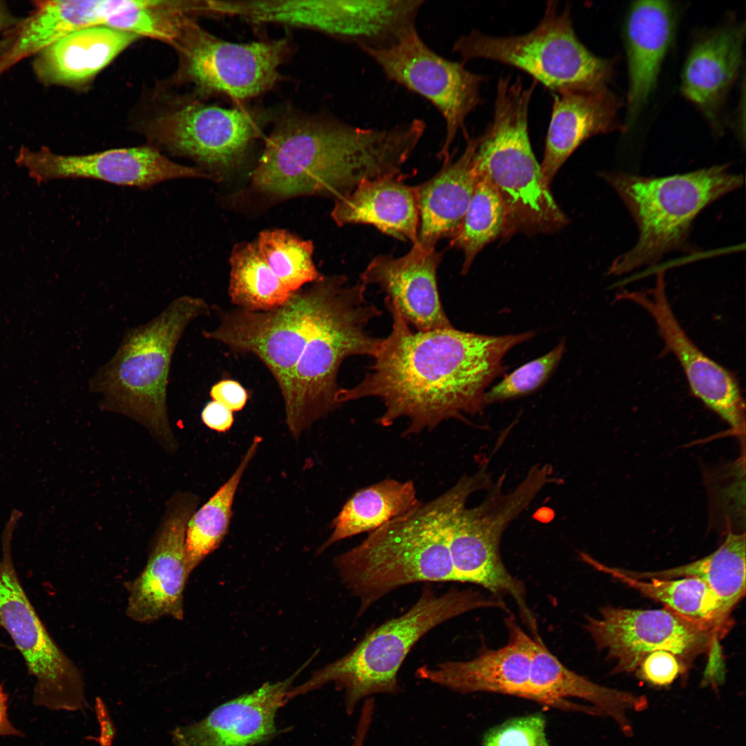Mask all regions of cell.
<instances>
[{"label":"cell","mask_w":746,"mask_h":746,"mask_svg":"<svg viewBox=\"0 0 746 746\" xmlns=\"http://www.w3.org/2000/svg\"><path fill=\"white\" fill-rule=\"evenodd\" d=\"M385 305L392 317L391 332L369 372L354 387L341 388L338 401L380 399L385 410L376 422L387 427L407 419L403 436L481 412L486 388L505 371L506 354L535 335L488 336L453 326L414 332L387 298Z\"/></svg>","instance_id":"1"},{"label":"cell","mask_w":746,"mask_h":746,"mask_svg":"<svg viewBox=\"0 0 746 746\" xmlns=\"http://www.w3.org/2000/svg\"><path fill=\"white\" fill-rule=\"evenodd\" d=\"M425 128L421 119L374 128L327 115L287 113L267 137L252 182L276 196L319 194L337 200L364 182L399 175Z\"/></svg>","instance_id":"2"},{"label":"cell","mask_w":746,"mask_h":746,"mask_svg":"<svg viewBox=\"0 0 746 746\" xmlns=\"http://www.w3.org/2000/svg\"><path fill=\"white\" fill-rule=\"evenodd\" d=\"M486 487L479 472L370 532L338 555L340 577L359 602L360 616L391 591L421 582H458L450 550L451 525L468 497Z\"/></svg>","instance_id":"3"},{"label":"cell","mask_w":746,"mask_h":746,"mask_svg":"<svg viewBox=\"0 0 746 746\" xmlns=\"http://www.w3.org/2000/svg\"><path fill=\"white\" fill-rule=\"evenodd\" d=\"M504 609V602L468 589H451L437 594L424 587L416 603L367 634L342 658L316 670L287 694L289 700L332 682L345 696V709L352 715L362 700L376 694H396L398 672L414 644L427 633L455 617L478 609Z\"/></svg>","instance_id":"4"},{"label":"cell","mask_w":746,"mask_h":746,"mask_svg":"<svg viewBox=\"0 0 746 746\" xmlns=\"http://www.w3.org/2000/svg\"><path fill=\"white\" fill-rule=\"evenodd\" d=\"M534 85L524 88L520 79L497 82L492 122L477 137L473 157L477 176L488 181L504 205V238L516 233L554 232L568 222L544 182L533 153L528 115Z\"/></svg>","instance_id":"5"},{"label":"cell","mask_w":746,"mask_h":746,"mask_svg":"<svg viewBox=\"0 0 746 746\" xmlns=\"http://www.w3.org/2000/svg\"><path fill=\"white\" fill-rule=\"evenodd\" d=\"M209 309L202 298L182 296L150 321L128 329L89 381L102 408L136 420L157 437H171L166 394L172 358L188 325Z\"/></svg>","instance_id":"6"},{"label":"cell","mask_w":746,"mask_h":746,"mask_svg":"<svg viewBox=\"0 0 746 746\" xmlns=\"http://www.w3.org/2000/svg\"><path fill=\"white\" fill-rule=\"evenodd\" d=\"M347 281L345 276L336 286L298 362L279 388L286 423L295 439L340 405L337 376L343 362L352 356L374 358L383 340L367 329L382 311L366 300L363 283Z\"/></svg>","instance_id":"7"},{"label":"cell","mask_w":746,"mask_h":746,"mask_svg":"<svg viewBox=\"0 0 746 746\" xmlns=\"http://www.w3.org/2000/svg\"><path fill=\"white\" fill-rule=\"evenodd\" d=\"M622 200L639 231L635 245L612 263L609 272L627 273L658 262L686 243L692 222L709 204L739 189L742 175L728 164L665 177L624 172L602 175Z\"/></svg>","instance_id":"8"},{"label":"cell","mask_w":746,"mask_h":746,"mask_svg":"<svg viewBox=\"0 0 746 746\" xmlns=\"http://www.w3.org/2000/svg\"><path fill=\"white\" fill-rule=\"evenodd\" d=\"M452 51L464 63L481 58L517 68L555 92L606 87L613 75V61L584 46L569 7L560 12L555 1L548 2L542 21L526 34L493 37L474 30L459 38Z\"/></svg>","instance_id":"9"},{"label":"cell","mask_w":746,"mask_h":746,"mask_svg":"<svg viewBox=\"0 0 746 746\" xmlns=\"http://www.w3.org/2000/svg\"><path fill=\"white\" fill-rule=\"evenodd\" d=\"M343 275L324 276L309 288L295 291L283 305L265 312L236 308L220 313L204 338L233 352L250 354L269 370L278 388L295 367L320 316Z\"/></svg>","instance_id":"10"},{"label":"cell","mask_w":746,"mask_h":746,"mask_svg":"<svg viewBox=\"0 0 746 746\" xmlns=\"http://www.w3.org/2000/svg\"><path fill=\"white\" fill-rule=\"evenodd\" d=\"M13 528L6 526L2 537L0 626L34 678L33 704L50 711L82 710L86 704L82 675L49 634L21 586L12 558Z\"/></svg>","instance_id":"11"},{"label":"cell","mask_w":746,"mask_h":746,"mask_svg":"<svg viewBox=\"0 0 746 746\" xmlns=\"http://www.w3.org/2000/svg\"><path fill=\"white\" fill-rule=\"evenodd\" d=\"M386 77L429 101L445 121L446 135L438 153L443 162L457 134L465 133L468 115L481 103L480 87L486 78L466 68L465 63L439 55L414 28L380 48L361 47Z\"/></svg>","instance_id":"12"},{"label":"cell","mask_w":746,"mask_h":746,"mask_svg":"<svg viewBox=\"0 0 746 746\" xmlns=\"http://www.w3.org/2000/svg\"><path fill=\"white\" fill-rule=\"evenodd\" d=\"M584 629L595 647L615 662L612 673L638 669L649 653L666 651L687 667L703 653L718 651L727 633L718 627L691 621L664 608L642 610L606 606L600 616L586 617Z\"/></svg>","instance_id":"13"},{"label":"cell","mask_w":746,"mask_h":746,"mask_svg":"<svg viewBox=\"0 0 746 746\" xmlns=\"http://www.w3.org/2000/svg\"><path fill=\"white\" fill-rule=\"evenodd\" d=\"M176 48L182 57L186 77L199 91L246 100L276 83L290 44L287 37L230 42L207 32L193 21Z\"/></svg>","instance_id":"14"},{"label":"cell","mask_w":746,"mask_h":746,"mask_svg":"<svg viewBox=\"0 0 746 746\" xmlns=\"http://www.w3.org/2000/svg\"><path fill=\"white\" fill-rule=\"evenodd\" d=\"M262 121L249 108L191 102L155 119L151 137L169 152L206 167L229 168L240 162L258 138Z\"/></svg>","instance_id":"15"},{"label":"cell","mask_w":746,"mask_h":746,"mask_svg":"<svg viewBox=\"0 0 746 746\" xmlns=\"http://www.w3.org/2000/svg\"><path fill=\"white\" fill-rule=\"evenodd\" d=\"M15 162L37 184L86 178L146 189L173 179H217L200 168L173 162L156 148L146 146L77 155L57 154L46 146L32 150L23 146L17 153Z\"/></svg>","instance_id":"16"},{"label":"cell","mask_w":746,"mask_h":746,"mask_svg":"<svg viewBox=\"0 0 746 746\" xmlns=\"http://www.w3.org/2000/svg\"><path fill=\"white\" fill-rule=\"evenodd\" d=\"M617 299L632 302L652 316L666 349L680 362L691 393L735 432L743 431L745 404L738 383L730 371L705 355L683 330L668 301L664 272L658 273L654 287L625 290L618 294Z\"/></svg>","instance_id":"17"},{"label":"cell","mask_w":746,"mask_h":746,"mask_svg":"<svg viewBox=\"0 0 746 746\" xmlns=\"http://www.w3.org/2000/svg\"><path fill=\"white\" fill-rule=\"evenodd\" d=\"M198 498L182 494L170 503L142 571L128 583L126 613L137 622L164 617L184 619V591L189 576L184 561L187 524Z\"/></svg>","instance_id":"18"},{"label":"cell","mask_w":746,"mask_h":746,"mask_svg":"<svg viewBox=\"0 0 746 746\" xmlns=\"http://www.w3.org/2000/svg\"><path fill=\"white\" fill-rule=\"evenodd\" d=\"M310 662L285 680L265 682L222 703L198 722L177 726L171 731L174 746H256L271 740L280 732L277 713Z\"/></svg>","instance_id":"19"},{"label":"cell","mask_w":746,"mask_h":746,"mask_svg":"<svg viewBox=\"0 0 746 746\" xmlns=\"http://www.w3.org/2000/svg\"><path fill=\"white\" fill-rule=\"evenodd\" d=\"M506 625L508 640L504 647L486 650L469 660L423 665L416 676L460 694L491 692L536 701L530 680L534 639L512 616Z\"/></svg>","instance_id":"20"},{"label":"cell","mask_w":746,"mask_h":746,"mask_svg":"<svg viewBox=\"0 0 746 746\" xmlns=\"http://www.w3.org/2000/svg\"><path fill=\"white\" fill-rule=\"evenodd\" d=\"M442 253L418 242L405 255L375 256L360 275L366 287L377 285L417 331L452 327L443 308L437 286Z\"/></svg>","instance_id":"21"},{"label":"cell","mask_w":746,"mask_h":746,"mask_svg":"<svg viewBox=\"0 0 746 746\" xmlns=\"http://www.w3.org/2000/svg\"><path fill=\"white\" fill-rule=\"evenodd\" d=\"M533 639L530 680L536 702L564 710L608 716L625 736L633 735L627 712L646 709V696L593 682L565 667L540 637Z\"/></svg>","instance_id":"22"},{"label":"cell","mask_w":746,"mask_h":746,"mask_svg":"<svg viewBox=\"0 0 746 746\" xmlns=\"http://www.w3.org/2000/svg\"><path fill=\"white\" fill-rule=\"evenodd\" d=\"M619 106L618 99L606 87L555 92L540 165L548 186L569 156L587 139L620 128Z\"/></svg>","instance_id":"23"},{"label":"cell","mask_w":746,"mask_h":746,"mask_svg":"<svg viewBox=\"0 0 746 746\" xmlns=\"http://www.w3.org/2000/svg\"><path fill=\"white\" fill-rule=\"evenodd\" d=\"M674 10L666 1H637L626 23L630 125L653 90L675 29Z\"/></svg>","instance_id":"24"},{"label":"cell","mask_w":746,"mask_h":746,"mask_svg":"<svg viewBox=\"0 0 746 746\" xmlns=\"http://www.w3.org/2000/svg\"><path fill=\"white\" fill-rule=\"evenodd\" d=\"M138 0L37 1L31 14L15 29L11 44L0 56V75L79 30L104 25L111 17L135 6Z\"/></svg>","instance_id":"25"},{"label":"cell","mask_w":746,"mask_h":746,"mask_svg":"<svg viewBox=\"0 0 746 746\" xmlns=\"http://www.w3.org/2000/svg\"><path fill=\"white\" fill-rule=\"evenodd\" d=\"M467 140L457 160L443 162L435 175L413 186L419 218L417 242L424 247L436 249L438 242L452 239L461 226L477 181L473 157L478 140Z\"/></svg>","instance_id":"26"},{"label":"cell","mask_w":746,"mask_h":746,"mask_svg":"<svg viewBox=\"0 0 746 746\" xmlns=\"http://www.w3.org/2000/svg\"><path fill=\"white\" fill-rule=\"evenodd\" d=\"M745 36V25L714 29L692 46L682 73L681 90L710 119L716 117L737 78Z\"/></svg>","instance_id":"27"},{"label":"cell","mask_w":746,"mask_h":746,"mask_svg":"<svg viewBox=\"0 0 746 746\" xmlns=\"http://www.w3.org/2000/svg\"><path fill=\"white\" fill-rule=\"evenodd\" d=\"M140 37L100 25L73 32L35 55L33 70L48 85L87 82Z\"/></svg>","instance_id":"28"},{"label":"cell","mask_w":746,"mask_h":746,"mask_svg":"<svg viewBox=\"0 0 746 746\" xmlns=\"http://www.w3.org/2000/svg\"><path fill=\"white\" fill-rule=\"evenodd\" d=\"M331 216L339 226L370 224L397 240L412 245L418 241L419 218L414 188L399 175L363 182L336 200Z\"/></svg>","instance_id":"29"},{"label":"cell","mask_w":746,"mask_h":746,"mask_svg":"<svg viewBox=\"0 0 746 746\" xmlns=\"http://www.w3.org/2000/svg\"><path fill=\"white\" fill-rule=\"evenodd\" d=\"M580 556L595 569L663 604L665 608L687 620L716 627L727 633L733 624L731 618L724 615L716 594L698 578L639 580L624 574L621 568L600 562L587 553H581Z\"/></svg>","instance_id":"30"},{"label":"cell","mask_w":746,"mask_h":746,"mask_svg":"<svg viewBox=\"0 0 746 746\" xmlns=\"http://www.w3.org/2000/svg\"><path fill=\"white\" fill-rule=\"evenodd\" d=\"M412 481L387 479L354 493L332 523V532L318 553L336 542L372 532L420 504Z\"/></svg>","instance_id":"31"},{"label":"cell","mask_w":746,"mask_h":746,"mask_svg":"<svg viewBox=\"0 0 746 746\" xmlns=\"http://www.w3.org/2000/svg\"><path fill=\"white\" fill-rule=\"evenodd\" d=\"M745 534L729 531L724 542L709 555L672 568L654 571H633L621 568L626 575L639 580L649 578H698L714 591L724 615L731 618L732 610L745 594Z\"/></svg>","instance_id":"32"},{"label":"cell","mask_w":746,"mask_h":746,"mask_svg":"<svg viewBox=\"0 0 746 746\" xmlns=\"http://www.w3.org/2000/svg\"><path fill=\"white\" fill-rule=\"evenodd\" d=\"M261 442V437L253 438L233 474L191 517L184 542L185 567L189 577L207 555L219 547L225 537L236 490Z\"/></svg>","instance_id":"33"},{"label":"cell","mask_w":746,"mask_h":746,"mask_svg":"<svg viewBox=\"0 0 746 746\" xmlns=\"http://www.w3.org/2000/svg\"><path fill=\"white\" fill-rule=\"evenodd\" d=\"M229 261V296L237 308L269 311L284 305L294 294L270 269L256 242L237 244Z\"/></svg>","instance_id":"34"},{"label":"cell","mask_w":746,"mask_h":746,"mask_svg":"<svg viewBox=\"0 0 746 746\" xmlns=\"http://www.w3.org/2000/svg\"><path fill=\"white\" fill-rule=\"evenodd\" d=\"M202 12V2L140 0L138 3L107 19L104 26L140 36L164 41L175 48L194 20Z\"/></svg>","instance_id":"35"},{"label":"cell","mask_w":746,"mask_h":746,"mask_svg":"<svg viewBox=\"0 0 746 746\" xmlns=\"http://www.w3.org/2000/svg\"><path fill=\"white\" fill-rule=\"evenodd\" d=\"M506 225V212L500 198L486 180L477 176L461 226L450 240V245L463 254V274L468 271L485 246L500 236L504 237Z\"/></svg>","instance_id":"36"},{"label":"cell","mask_w":746,"mask_h":746,"mask_svg":"<svg viewBox=\"0 0 746 746\" xmlns=\"http://www.w3.org/2000/svg\"><path fill=\"white\" fill-rule=\"evenodd\" d=\"M256 243L267 264L291 292L324 277L313 262L311 241L283 229H273L262 231Z\"/></svg>","instance_id":"37"},{"label":"cell","mask_w":746,"mask_h":746,"mask_svg":"<svg viewBox=\"0 0 746 746\" xmlns=\"http://www.w3.org/2000/svg\"><path fill=\"white\" fill-rule=\"evenodd\" d=\"M564 350L562 341L549 352L514 370L486 392L484 404L517 398L537 390L555 370Z\"/></svg>","instance_id":"38"},{"label":"cell","mask_w":746,"mask_h":746,"mask_svg":"<svg viewBox=\"0 0 746 746\" xmlns=\"http://www.w3.org/2000/svg\"><path fill=\"white\" fill-rule=\"evenodd\" d=\"M545 727L540 714L513 718L489 730L482 746H548Z\"/></svg>","instance_id":"39"},{"label":"cell","mask_w":746,"mask_h":746,"mask_svg":"<svg viewBox=\"0 0 746 746\" xmlns=\"http://www.w3.org/2000/svg\"><path fill=\"white\" fill-rule=\"evenodd\" d=\"M686 666L673 653L658 651L648 654L638 668V676L656 686L671 685L686 671Z\"/></svg>","instance_id":"40"},{"label":"cell","mask_w":746,"mask_h":746,"mask_svg":"<svg viewBox=\"0 0 746 746\" xmlns=\"http://www.w3.org/2000/svg\"><path fill=\"white\" fill-rule=\"evenodd\" d=\"M210 396L232 412L242 410L248 399L245 389L238 382L230 379L215 383L210 390Z\"/></svg>","instance_id":"41"},{"label":"cell","mask_w":746,"mask_h":746,"mask_svg":"<svg viewBox=\"0 0 746 746\" xmlns=\"http://www.w3.org/2000/svg\"><path fill=\"white\" fill-rule=\"evenodd\" d=\"M201 417L208 428L218 432L228 430L233 423V412L223 404L213 400L204 406Z\"/></svg>","instance_id":"42"},{"label":"cell","mask_w":746,"mask_h":746,"mask_svg":"<svg viewBox=\"0 0 746 746\" xmlns=\"http://www.w3.org/2000/svg\"><path fill=\"white\" fill-rule=\"evenodd\" d=\"M23 734L11 722L8 712V697L0 685V736L21 737Z\"/></svg>","instance_id":"43"},{"label":"cell","mask_w":746,"mask_h":746,"mask_svg":"<svg viewBox=\"0 0 746 746\" xmlns=\"http://www.w3.org/2000/svg\"><path fill=\"white\" fill-rule=\"evenodd\" d=\"M21 21L12 14L5 1H0V35L11 32Z\"/></svg>","instance_id":"44"},{"label":"cell","mask_w":746,"mask_h":746,"mask_svg":"<svg viewBox=\"0 0 746 746\" xmlns=\"http://www.w3.org/2000/svg\"><path fill=\"white\" fill-rule=\"evenodd\" d=\"M10 41L8 38H4L0 41V56L6 50L9 46Z\"/></svg>","instance_id":"45"},{"label":"cell","mask_w":746,"mask_h":746,"mask_svg":"<svg viewBox=\"0 0 746 746\" xmlns=\"http://www.w3.org/2000/svg\"><path fill=\"white\" fill-rule=\"evenodd\" d=\"M364 745L365 741L362 738L356 737L352 739L351 746H364Z\"/></svg>","instance_id":"46"}]
</instances>
